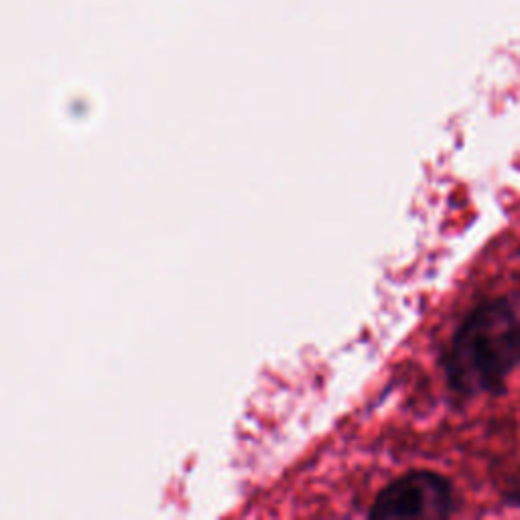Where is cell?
Returning a JSON list of instances; mask_svg holds the SVG:
<instances>
[{"instance_id":"1","label":"cell","mask_w":520,"mask_h":520,"mask_svg":"<svg viewBox=\"0 0 520 520\" xmlns=\"http://www.w3.org/2000/svg\"><path fill=\"white\" fill-rule=\"evenodd\" d=\"M520 368V291L478 303L443 352L449 388L460 397L502 395Z\"/></svg>"},{"instance_id":"2","label":"cell","mask_w":520,"mask_h":520,"mask_svg":"<svg viewBox=\"0 0 520 520\" xmlns=\"http://www.w3.org/2000/svg\"><path fill=\"white\" fill-rule=\"evenodd\" d=\"M455 486L433 470H411L386 484L374 498L372 520H443L455 512Z\"/></svg>"}]
</instances>
